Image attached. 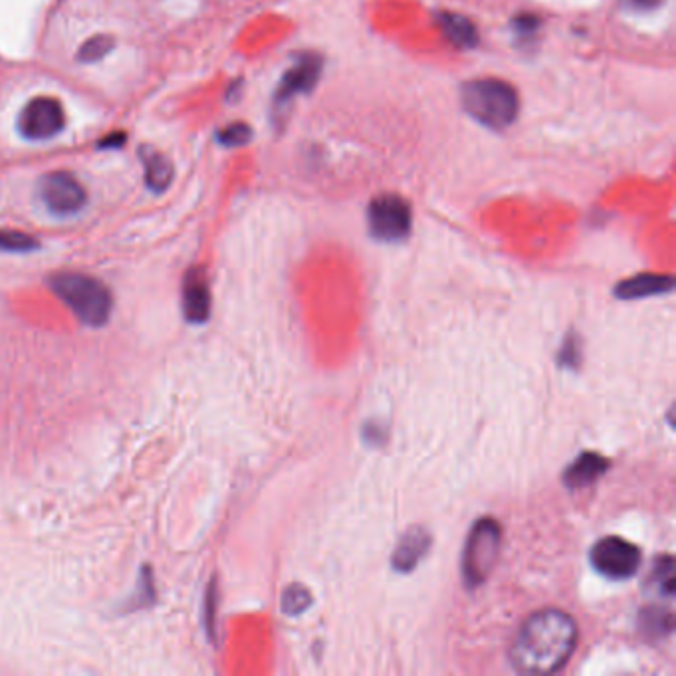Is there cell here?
<instances>
[{"label": "cell", "mask_w": 676, "mask_h": 676, "mask_svg": "<svg viewBox=\"0 0 676 676\" xmlns=\"http://www.w3.org/2000/svg\"><path fill=\"white\" fill-rule=\"evenodd\" d=\"M462 106L468 115L490 129L510 127L520 112V100L514 86L496 78H482L464 84Z\"/></svg>", "instance_id": "cell-3"}, {"label": "cell", "mask_w": 676, "mask_h": 676, "mask_svg": "<svg viewBox=\"0 0 676 676\" xmlns=\"http://www.w3.org/2000/svg\"><path fill=\"white\" fill-rule=\"evenodd\" d=\"M609 462L597 452H583L564 474L567 488H585L605 474Z\"/></svg>", "instance_id": "cell-14"}, {"label": "cell", "mask_w": 676, "mask_h": 676, "mask_svg": "<svg viewBox=\"0 0 676 676\" xmlns=\"http://www.w3.org/2000/svg\"><path fill=\"white\" fill-rule=\"evenodd\" d=\"M322 72V60L316 54H306L302 56L294 68H290L286 72V76L282 78V84L276 92V104H284L288 100H292L298 94H306L314 88V84L318 82V76Z\"/></svg>", "instance_id": "cell-10"}, {"label": "cell", "mask_w": 676, "mask_h": 676, "mask_svg": "<svg viewBox=\"0 0 676 676\" xmlns=\"http://www.w3.org/2000/svg\"><path fill=\"white\" fill-rule=\"evenodd\" d=\"M66 127V113L62 104L50 96L30 100L18 117V131L24 139L46 141L60 135Z\"/></svg>", "instance_id": "cell-6"}, {"label": "cell", "mask_w": 676, "mask_h": 676, "mask_svg": "<svg viewBox=\"0 0 676 676\" xmlns=\"http://www.w3.org/2000/svg\"><path fill=\"white\" fill-rule=\"evenodd\" d=\"M48 286L82 324L100 328L110 320L112 292L102 280L82 272H58L48 278Z\"/></svg>", "instance_id": "cell-2"}, {"label": "cell", "mask_w": 676, "mask_h": 676, "mask_svg": "<svg viewBox=\"0 0 676 676\" xmlns=\"http://www.w3.org/2000/svg\"><path fill=\"white\" fill-rule=\"evenodd\" d=\"M651 581H653L655 589H657L661 595H665V597H673V595H675V560H673L671 556H663L661 560L655 562Z\"/></svg>", "instance_id": "cell-16"}, {"label": "cell", "mask_w": 676, "mask_h": 676, "mask_svg": "<svg viewBox=\"0 0 676 676\" xmlns=\"http://www.w3.org/2000/svg\"><path fill=\"white\" fill-rule=\"evenodd\" d=\"M40 199L48 207L50 213L58 217H70L76 215L88 201L86 189L82 183L66 173V171H54L40 179Z\"/></svg>", "instance_id": "cell-8"}, {"label": "cell", "mask_w": 676, "mask_h": 676, "mask_svg": "<svg viewBox=\"0 0 676 676\" xmlns=\"http://www.w3.org/2000/svg\"><path fill=\"white\" fill-rule=\"evenodd\" d=\"M139 159L145 173V185L153 193H165L175 177V167L171 159L155 149L153 145H141L139 147Z\"/></svg>", "instance_id": "cell-11"}, {"label": "cell", "mask_w": 676, "mask_h": 676, "mask_svg": "<svg viewBox=\"0 0 676 676\" xmlns=\"http://www.w3.org/2000/svg\"><path fill=\"white\" fill-rule=\"evenodd\" d=\"M38 248V240L24 232L0 230V250L2 252H30Z\"/></svg>", "instance_id": "cell-18"}, {"label": "cell", "mask_w": 676, "mask_h": 676, "mask_svg": "<svg viewBox=\"0 0 676 676\" xmlns=\"http://www.w3.org/2000/svg\"><path fill=\"white\" fill-rule=\"evenodd\" d=\"M575 643V621L560 609H544L530 615L518 629L510 647V663L520 675H554L569 661Z\"/></svg>", "instance_id": "cell-1"}, {"label": "cell", "mask_w": 676, "mask_h": 676, "mask_svg": "<svg viewBox=\"0 0 676 676\" xmlns=\"http://www.w3.org/2000/svg\"><path fill=\"white\" fill-rule=\"evenodd\" d=\"M113 46H115V40L110 34H96L82 44V48L78 50V60L84 64L98 62L112 52Z\"/></svg>", "instance_id": "cell-17"}, {"label": "cell", "mask_w": 676, "mask_h": 676, "mask_svg": "<svg viewBox=\"0 0 676 676\" xmlns=\"http://www.w3.org/2000/svg\"><path fill=\"white\" fill-rule=\"evenodd\" d=\"M591 564L601 575L621 581L633 577L639 571L641 552L635 544L609 536L593 546Z\"/></svg>", "instance_id": "cell-7"}, {"label": "cell", "mask_w": 676, "mask_h": 676, "mask_svg": "<svg viewBox=\"0 0 676 676\" xmlns=\"http://www.w3.org/2000/svg\"><path fill=\"white\" fill-rule=\"evenodd\" d=\"M431 546V536L423 528L409 530L403 540L399 542L395 554H393V565L399 571H411L417 564L425 558L427 550Z\"/></svg>", "instance_id": "cell-13"}, {"label": "cell", "mask_w": 676, "mask_h": 676, "mask_svg": "<svg viewBox=\"0 0 676 676\" xmlns=\"http://www.w3.org/2000/svg\"><path fill=\"white\" fill-rule=\"evenodd\" d=\"M675 280L673 276H663V274H639L635 278H629L621 282L615 288V296L621 300H639V298H649V296H659L673 292Z\"/></svg>", "instance_id": "cell-12"}, {"label": "cell", "mask_w": 676, "mask_h": 676, "mask_svg": "<svg viewBox=\"0 0 676 676\" xmlns=\"http://www.w3.org/2000/svg\"><path fill=\"white\" fill-rule=\"evenodd\" d=\"M125 143V133H112L104 141H100V147H121Z\"/></svg>", "instance_id": "cell-22"}, {"label": "cell", "mask_w": 676, "mask_h": 676, "mask_svg": "<svg viewBox=\"0 0 676 676\" xmlns=\"http://www.w3.org/2000/svg\"><path fill=\"white\" fill-rule=\"evenodd\" d=\"M500 544L502 530L496 520L482 518L474 524L462 556V575L468 587H478L490 577L500 558Z\"/></svg>", "instance_id": "cell-4"}, {"label": "cell", "mask_w": 676, "mask_h": 676, "mask_svg": "<svg viewBox=\"0 0 676 676\" xmlns=\"http://www.w3.org/2000/svg\"><path fill=\"white\" fill-rule=\"evenodd\" d=\"M183 314L191 324H205L211 316V286L205 268L193 266L183 280Z\"/></svg>", "instance_id": "cell-9"}, {"label": "cell", "mask_w": 676, "mask_h": 676, "mask_svg": "<svg viewBox=\"0 0 676 676\" xmlns=\"http://www.w3.org/2000/svg\"><path fill=\"white\" fill-rule=\"evenodd\" d=\"M312 603V597L308 593L306 587L302 585H292L290 589H286L284 599H282V609L286 615H300L302 611H306Z\"/></svg>", "instance_id": "cell-19"}, {"label": "cell", "mask_w": 676, "mask_h": 676, "mask_svg": "<svg viewBox=\"0 0 676 676\" xmlns=\"http://www.w3.org/2000/svg\"><path fill=\"white\" fill-rule=\"evenodd\" d=\"M217 139L225 145V147H242L252 139V129L246 123H230L223 127L217 135Z\"/></svg>", "instance_id": "cell-20"}, {"label": "cell", "mask_w": 676, "mask_h": 676, "mask_svg": "<svg viewBox=\"0 0 676 676\" xmlns=\"http://www.w3.org/2000/svg\"><path fill=\"white\" fill-rule=\"evenodd\" d=\"M441 26L445 34L451 38L452 44L458 48H472L478 42L476 26L460 14H441Z\"/></svg>", "instance_id": "cell-15"}, {"label": "cell", "mask_w": 676, "mask_h": 676, "mask_svg": "<svg viewBox=\"0 0 676 676\" xmlns=\"http://www.w3.org/2000/svg\"><path fill=\"white\" fill-rule=\"evenodd\" d=\"M623 2L633 10H653L659 4H663V0H623Z\"/></svg>", "instance_id": "cell-21"}, {"label": "cell", "mask_w": 676, "mask_h": 676, "mask_svg": "<svg viewBox=\"0 0 676 676\" xmlns=\"http://www.w3.org/2000/svg\"><path fill=\"white\" fill-rule=\"evenodd\" d=\"M369 230L377 240L397 242L411 232V207L399 195H381L371 201L367 211Z\"/></svg>", "instance_id": "cell-5"}]
</instances>
